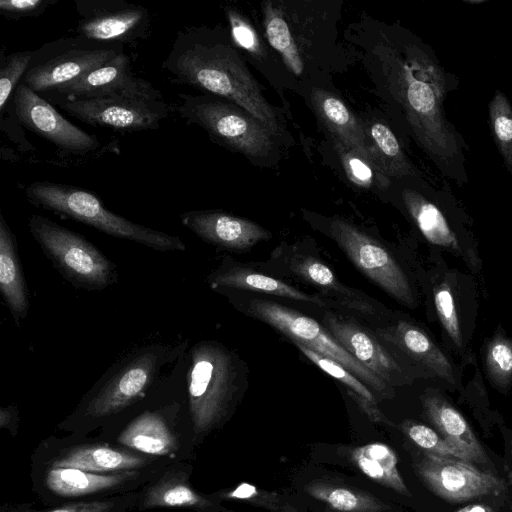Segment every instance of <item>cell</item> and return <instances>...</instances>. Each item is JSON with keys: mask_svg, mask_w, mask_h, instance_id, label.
Returning <instances> with one entry per match:
<instances>
[{"mask_svg": "<svg viewBox=\"0 0 512 512\" xmlns=\"http://www.w3.org/2000/svg\"><path fill=\"white\" fill-rule=\"evenodd\" d=\"M384 56L390 91L416 143L442 176L460 187L466 185L468 145L444 108L449 94L458 87L457 76L416 37H405Z\"/></svg>", "mask_w": 512, "mask_h": 512, "instance_id": "obj_1", "label": "cell"}, {"mask_svg": "<svg viewBox=\"0 0 512 512\" xmlns=\"http://www.w3.org/2000/svg\"><path fill=\"white\" fill-rule=\"evenodd\" d=\"M162 67L178 82L226 99L267 126L279 123L273 108L232 46L202 28L179 31Z\"/></svg>", "mask_w": 512, "mask_h": 512, "instance_id": "obj_2", "label": "cell"}, {"mask_svg": "<svg viewBox=\"0 0 512 512\" xmlns=\"http://www.w3.org/2000/svg\"><path fill=\"white\" fill-rule=\"evenodd\" d=\"M187 352V340L132 350L111 365L88 392L80 407L82 416L93 420L113 416L176 382L185 375Z\"/></svg>", "mask_w": 512, "mask_h": 512, "instance_id": "obj_3", "label": "cell"}, {"mask_svg": "<svg viewBox=\"0 0 512 512\" xmlns=\"http://www.w3.org/2000/svg\"><path fill=\"white\" fill-rule=\"evenodd\" d=\"M24 194L37 207L92 226L110 236L162 252L186 249L185 243L178 236L157 231L117 215L108 210L97 196L81 188L36 181L24 187Z\"/></svg>", "mask_w": 512, "mask_h": 512, "instance_id": "obj_4", "label": "cell"}, {"mask_svg": "<svg viewBox=\"0 0 512 512\" xmlns=\"http://www.w3.org/2000/svg\"><path fill=\"white\" fill-rule=\"evenodd\" d=\"M411 186L401 190L403 206L422 236L439 248L462 258L473 270L480 269L481 260L469 219L449 187L438 190L411 176Z\"/></svg>", "mask_w": 512, "mask_h": 512, "instance_id": "obj_5", "label": "cell"}, {"mask_svg": "<svg viewBox=\"0 0 512 512\" xmlns=\"http://www.w3.org/2000/svg\"><path fill=\"white\" fill-rule=\"evenodd\" d=\"M234 356L220 343L203 340L188 349L185 384L196 433L210 430L226 415L237 389Z\"/></svg>", "mask_w": 512, "mask_h": 512, "instance_id": "obj_6", "label": "cell"}, {"mask_svg": "<svg viewBox=\"0 0 512 512\" xmlns=\"http://www.w3.org/2000/svg\"><path fill=\"white\" fill-rule=\"evenodd\" d=\"M28 227L53 267L74 287L102 291L118 281L116 264L84 236L41 215L30 216Z\"/></svg>", "mask_w": 512, "mask_h": 512, "instance_id": "obj_7", "label": "cell"}, {"mask_svg": "<svg viewBox=\"0 0 512 512\" xmlns=\"http://www.w3.org/2000/svg\"><path fill=\"white\" fill-rule=\"evenodd\" d=\"M54 102L84 123L125 132L158 129L169 115L161 93L138 77L114 94Z\"/></svg>", "mask_w": 512, "mask_h": 512, "instance_id": "obj_8", "label": "cell"}, {"mask_svg": "<svg viewBox=\"0 0 512 512\" xmlns=\"http://www.w3.org/2000/svg\"><path fill=\"white\" fill-rule=\"evenodd\" d=\"M179 115L227 147L248 157L268 155L275 134L234 103L214 95H179Z\"/></svg>", "mask_w": 512, "mask_h": 512, "instance_id": "obj_9", "label": "cell"}, {"mask_svg": "<svg viewBox=\"0 0 512 512\" xmlns=\"http://www.w3.org/2000/svg\"><path fill=\"white\" fill-rule=\"evenodd\" d=\"M246 311L254 318L265 322L290 338L293 343H299L336 361L366 385L389 396L391 386L361 364L337 342L323 325L314 319L287 306L265 299L250 300L246 305Z\"/></svg>", "mask_w": 512, "mask_h": 512, "instance_id": "obj_10", "label": "cell"}, {"mask_svg": "<svg viewBox=\"0 0 512 512\" xmlns=\"http://www.w3.org/2000/svg\"><path fill=\"white\" fill-rule=\"evenodd\" d=\"M121 46L81 36L47 43L34 51L21 83L38 94L50 93L113 59L123 52Z\"/></svg>", "mask_w": 512, "mask_h": 512, "instance_id": "obj_11", "label": "cell"}, {"mask_svg": "<svg viewBox=\"0 0 512 512\" xmlns=\"http://www.w3.org/2000/svg\"><path fill=\"white\" fill-rule=\"evenodd\" d=\"M327 233L371 282L402 305L410 308L416 306L414 291L406 273L381 243L341 218L329 221Z\"/></svg>", "mask_w": 512, "mask_h": 512, "instance_id": "obj_12", "label": "cell"}, {"mask_svg": "<svg viewBox=\"0 0 512 512\" xmlns=\"http://www.w3.org/2000/svg\"><path fill=\"white\" fill-rule=\"evenodd\" d=\"M415 467L428 489L450 503L497 495L506 489L503 479L458 458L424 452Z\"/></svg>", "mask_w": 512, "mask_h": 512, "instance_id": "obj_13", "label": "cell"}, {"mask_svg": "<svg viewBox=\"0 0 512 512\" xmlns=\"http://www.w3.org/2000/svg\"><path fill=\"white\" fill-rule=\"evenodd\" d=\"M18 122L71 155H85L100 148L99 140L64 118L46 99L20 83L13 93Z\"/></svg>", "mask_w": 512, "mask_h": 512, "instance_id": "obj_14", "label": "cell"}, {"mask_svg": "<svg viewBox=\"0 0 512 512\" xmlns=\"http://www.w3.org/2000/svg\"><path fill=\"white\" fill-rule=\"evenodd\" d=\"M79 36L103 44L122 45L145 36L149 13L122 0H76Z\"/></svg>", "mask_w": 512, "mask_h": 512, "instance_id": "obj_15", "label": "cell"}, {"mask_svg": "<svg viewBox=\"0 0 512 512\" xmlns=\"http://www.w3.org/2000/svg\"><path fill=\"white\" fill-rule=\"evenodd\" d=\"M324 327L353 357L388 385L404 384L411 380L393 355L380 341L354 321L327 312L323 318Z\"/></svg>", "mask_w": 512, "mask_h": 512, "instance_id": "obj_16", "label": "cell"}, {"mask_svg": "<svg viewBox=\"0 0 512 512\" xmlns=\"http://www.w3.org/2000/svg\"><path fill=\"white\" fill-rule=\"evenodd\" d=\"M180 220L203 241L231 251L246 250L271 237L257 223L221 211H188Z\"/></svg>", "mask_w": 512, "mask_h": 512, "instance_id": "obj_17", "label": "cell"}, {"mask_svg": "<svg viewBox=\"0 0 512 512\" xmlns=\"http://www.w3.org/2000/svg\"><path fill=\"white\" fill-rule=\"evenodd\" d=\"M422 404L430 423L462 460L479 464L488 462V457L471 426L444 396L428 392L423 396Z\"/></svg>", "mask_w": 512, "mask_h": 512, "instance_id": "obj_18", "label": "cell"}, {"mask_svg": "<svg viewBox=\"0 0 512 512\" xmlns=\"http://www.w3.org/2000/svg\"><path fill=\"white\" fill-rule=\"evenodd\" d=\"M378 335L417 362L426 372L447 384H458L457 372L450 358L417 325L399 320L395 325L380 330Z\"/></svg>", "mask_w": 512, "mask_h": 512, "instance_id": "obj_19", "label": "cell"}, {"mask_svg": "<svg viewBox=\"0 0 512 512\" xmlns=\"http://www.w3.org/2000/svg\"><path fill=\"white\" fill-rule=\"evenodd\" d=\"M136 78L131 71L129 56L121 52L78 79L50 92L49 97L53 101L99 98L120 91Z\"/></svg>", "mask_w": 512, "mask_h": 512, "instance_id": "obj_20", "label": "cell"}, {"mask_svg": "<svg viewBox=\"0 0 512 512\" xmlns=\"http://www.w3.org/2000/svg\"><path fill=\"white\" fill-rule=\"evenodd\" d=\"M288 267L302 281L333 297L342 306L360 314L376 313V305L366 294L341 283L334 272L319 259L294 253L288 258Z\"/></svg>", "mask_w": 512, "mask_h": 512, "instance_id": "obj_21", "label": "cell"}, {"mask_svg": "<svg viewBox=\"0 0 512 512\" xmlns=\"http://www.w3.org/2000/svg\"><path fill=\"white\" fill-rule=\"evenodd\" d=\"M0 292L16 325L29 310L27 282L18 253L16 236L0 213Z\"/></svg>", "mask_w": 512, "mask_h": 512, "instance_id": "obj_22", "label": "cell"}, {"mask_svg": "<svg viewBox=\"0 0 512 512\" xmlns=\"http://www.w3.org/2000/svg\"><path fill=\"white\" fill-rule=\"evenodd\" d=\"M207 282L214 290L239 289L251 292L267 293L297 301H303L325 307V299L307 294L288 283L250 270L240 265L224 262L217 270L208 275Z\"/></svg>", "mask_w": 512, "mask_h": 512, "instance_id": "obj_23", "label": "cell"}, {"mask_svg": "<svg viewBox=\"0 0 512 512\" xmlns=\"http://www.w3.org/2000/svg\"><path fill=\"white\" fill-rule=\"evenodd\" d=\"M311 102L316 115L331 137L374 161L369 151L364 122L358 119L340 98L331 92L317 89L311 94Z\"/></svg>", "mask_w": 512, "mask_h": 512, "instance_id": "obj_24", "label": "cell"}, {"mask_svg": "<svg viewBox=\"0 0 512 512\" xmlns=\"http://www.w3.org/2000/svg\"><path fill=\"white\" fill-rule=\"evenodd\" d=\"M118 442L151 455H167L177 450L178 442L162 414L145 411L133 419L118 436Z\"/></svg>", "mask_w": 512, "mask_h": 512, "instance_id": "obj_25", "label": "cell"}, {"mask_svg": "<svg viewBox=\"0 0 512 512\" xmlns=\"http://www.w3.org/2000/svg\"><path fill=\"white\" fill-rule=\"evenodd\" d=\"M146 459L108 446H80L54 461L52 467L74 468L93 473H119L145 465Z\"/></svg>", "mask_w": 512, "mask_h": 512, "instance_id": "obj_26", "label": "cell"}, {"mask_svg": "<svg viewBox=\"0 0 512 512\" xmlns=\"http://www.w3.org/2000/svg\"><path fill=\"white\" fill-rule=\"evenodd\" d=\"M135 476L134 471L100 474L74 468L52 467L47 472L46 484L55 494L76 497L113 488Z\"/></svg>", "mask_w": 512, "mask_h": 512, "instance_id": "obj_27", "label": "cell"}, {"mask_svg": "<svg viewBox=\"0 0 512 512\" xmlns=\"http://www.w3.org/2000/svg\"><path fill=\"white\" fill-rule=\"evenodd\" d=\"M369 151L375 163L391 179L417 175V170L402 150L392 130L384 123H364Z\"/></svg>", "mask_w": 512, "mask_h": 512, "instance_id": "obj_28", "label": "cell"}, {"mask_svg": "<svg viewBox=\"0 0 512 512\" xmlns=\"http://www.w3.org/2000/svg\"><path fill=\"white\" fill-rule=\"evenodd\" d=\"M351 459L370 479L401 495L410 496L398 469L397 456L389 446L370 443L356 447L351 452Z\"/></svg>", "mask_w": 512, "mask_h": 512, "instance_id": "obj_29", "label": "cell"}, {"mask_svg": "<svg viewBox=\"0 0 512 512\" xmlns=\"http://www.w3.org/2000/svg\"><path fill=\"white\" fill-rule=\"evenodd\" d=\"M211 505L206 498L196 493L188 483L183 471H170L163 475L146 492L143 506L205 508Z\"/></svg>", "mask_w": 512, "mask_h": 512, "instance_id": "obj_30", "label": "cell"}, {"mask_svg": "<svg viewBox=\"0 0 512 512\" xmlns=\"http://www.w3.org/2000/svg\"><path fill=\"white\" fill-rule=\"evenodd\" d=\"M304 490L336 512H383L389 506L375 496L349 487L311 482Z\"/></svg>", "mask_w": 512, "mask_h": 512, "instance_id": "obj_31", "label": "cell"}, {"mask_svg": "<svg viewBox=\"0 0 512 512\" xmlns=\"http://www.w3.org/2000/svg\"><path fill=\"white\" fill-rule=\"evenodd\" d=\"M264 29L270 45L280 54L286 66L296 75L303 71V61L283 11L271 2L262 5Z\"/></svg>", "mask_w": 512, "mask_h": 512, "instance_id": "obj_32", "label": "cell"}, {"mask_svg": "<svg viewBox=\"0 0 512 512\" xmlns=\"http://www.w3.org/2000/svg\"><path fill=\"white\" fill-rule=\"evenodd\" d=\"M334 149L342 167L351 182L363 188L386 189L391 179L374 161L332 137Z\"/></svg>", "mask_w": 512, "mask_h": 512, "instance_id": "obj_33", "label": "cell"}, {"mask_svg": "<svg viewBox=\"0 0 512 512\" xmlns=\"http://www.w3.org/2000/svg\"><path fill=\"white\" fill-rule=\"evenodd\" d=\"M488 124L505 167L512 175V104L501 90H495L488 103Z\"/></svg>", "mask_w": 512, "mask_h": 512, "instance_id": "obj_34", "label": "cell"}, {"mask_svg": "<svg viewBox=\"0 0 512 512\" xmlns=\"http://www.w3.org/2000/svg\"><path fill=\"white\" fill-rule=\"evenodd\" d=\"M484 362L494 387L501 392L508 391L512 386V339L495 331L485 345Z\"/></svg>", "mask_w": 512, "mask_h": 512, "instance_id": "obj_35", "label": "cell"}, {"mask_svg": "<svg viewBox=\"0 0 512 512\" xmlns=\"http://www.w3.org/2000/svg\"><path fill=\"white\" fill-rule=\"evenodd\" d=\"M433 302L440 323L449 339L460 352H465L466 345L456 294L446 279L434 286Z\"/></svg>", "mask_w": 512, "mask_h": 512, "instance_id": "obj_36", "label": "cell"}, {"mask_svg": "<svg viewBox=\"0 0 512 512\" xmlns=\"http://www.w3.org/2000/svg\"><path fill=\"white\" fill-rule=\"evenodd\" d=\"M294 344L316 366L344 384L348 393H354L377 404L373 393L367 388V386L344 366L299 343L294 342Z\"/></svg>", "mask_w": 512, "mask_h": 512, "instance_id": "obj_37", "label": "cell"}, {"mask_svg": "<svg viewBox=\"0 0 512 512\" xmlns=\"http://www.w3.org/2000/svg\"><path fill=\"white\" fill-rule=\"evenodd\" d=\"M34 51H23L10 54L0 68V111L4 114L5 107L13 91L23 80L33 58Z\"/></svg>", "mask_w": 512, "mask_h": 512, "instance_id": "obj_38", "label": "cell"}, {"mask_svg": "<svg viewBox=\"0 0 512 512\" xmlns=\"http://www.w3.org/2000/svg\"><path fill=\"white\" fill-rule=\"evenodd\" d=\"M402 430L424 452L442 457L461 459L459 454L443 439V437L425 424L405 421Z\"/></svg>", "mask_w": 512, "mask_h": 512, "instance_id": "obj_39", "label": "cell"}, {"mask_svg": "<svg viewBox=\"0 0 512 512\" xmlns=\"http://www.w3.org/2000/svg\"><path fill=\"white\" fill-rule=\"evenodd\" d=\"M226 497L244 500L273 512H298L285 498L247 483L240 484L228 492Z\"/></svg>", "mask_w": 512, "mask_h": 512, "instance_id": "obj_40", "label": "cell"}, {"mask_svg": "<svg viewBox=\"0 0 512 512\" xmlns=\"http://www.w3.org/2000/svg\"><path fill=\"white\" fill-rule=\"evenodd\" d=\"M227 18L231 26L233 38L237 44L254 55H261L262 47L257 35L243 17L236 11L228 9Z\"/></svg>", "mask_w": 512, "mask_h": 512, "instance_id": "obj_41", "label": "cell"}, {"mask_svg": "<svg viewBox=\"0 0 512 512\" xmlns=\"http://www.w3.org/2000/svg\"><path fill=\"white\" fill-rule=\"evenodd\" d=\"M55 0H1L0 12L7 18L19 19L40 15Z\"/></svg>", "mask_w": 512, "mask_h": 512, "instance_id": "obj_42", "label": "cell"}, {"mask_svg": "<svg viewBox=\"0 0 512 512\" xmlns=\"http://www.w3.org/2000/svg\"><path fill=\"white\" fill-rule=\"evenodd\" d=\"M113 503L109 501H90L65 505L41 512H109Z\"/></svg>", "mask_w": 512, "mask_h": 512, "instance_id": "obj_43", "label": "cell"}, {"mask_svg": "<svg viewBox=\"0 0 512 512\" xmlns=\"http://www.w3.org/2000/svg\"><path fill=\"white\" fill-rule=\"evenodd\" d=\"M12 407H7V408H0V426L1 427H6L10 424L13 416H14V412L11 410Z\"/></svg>", "mask_w": 512, "mask_h": 512, "instance_id": "obj_44", "label": "cell"}, {"mask_svg": "<svg viewBox=\"0 0 512 512\" xmlns=\"http://www.w3.org/2000/svg\"><path fill=\"white\" fill-rule=\"evenodd\" d=\"M456 512H493V510L484 504H471L465 507H462L461 509L457 510Z\"/></svg>", "mask_w": 512, "mask_h": 512, "instance_id": "obj_45", "label": "cell"}]
</instances>
